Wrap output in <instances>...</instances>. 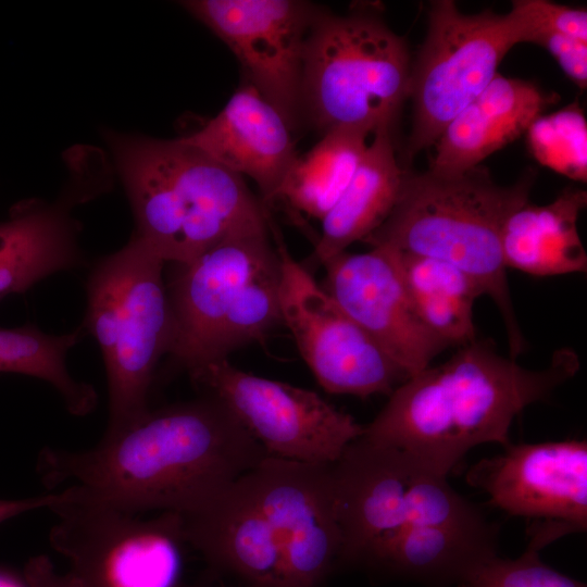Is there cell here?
I'll return each instance as SVG.
<instances>
[{"label":"cell","instance_id":"1","mask_svg":"<svg viewBox=\"0 0 587 587\" xmlns=\"http://www.w3.org/2000/svg\"><path fill=\"white\" fill-rule=\"evenodd\" d=\"M268 457L216 397L161 410L107 430L92 448H46L41 479L98 502L141 514H191Z\"/></svg>","mask_w":587,"mask_h":587},{"label":"cell","instance_id":"2","mask_svg":"<svg viewBox=\"0 0 587 587\" xmlns=\"http://www.w3.org/2000/svg\"><path fill=\"white\" fill-rule=\"evenodd\" d=\"M578 370V355L570 348L557 350L546 367L529 370L476 339L396 387L361 437L400 449L447 476L478 445L508 447L514 417Z\"/></svg>","mask_w":587,"mask_h":587},{"label":"cell","instance_id":"3","mask_svg":"<svg viewBox=\"0 0 587 587\" xmlns=\"http://www.w3.org/2000/svg\"><path fill=\"white\" fill-rule=\"evenodd\" d=\"M536 174L510 186L478 165L460 174L405 171L399 198L386 221L364 241L448 262L474 279L497 305L510 358L524 351L503 263L500 234L507 217L529 199Z\"/></svg>","mask_w":587,"mask_h":587},{"label":"cell","instance_id":"4","mask_svg":"<svg viewBox=\"0 0 587 587\" xmlns=\"http://www.w3.org/2000/svg\"><path fill=\"white\" fill-rule=\"evenodd\" d=\"M136 222L165 263H185L228 235L267 228L243 177L180 138L107 135Z\"/></svg>","mask_w":587,"mask_h":587},{"label":"cell","instance_id":"5","mask_svg":"<svg viewBox=\"0 0 587 587\" xmlns=\"http://www.w3.org/2000/svg\"><path fill=\"white\" fill-rule=\"evenodd\" d=\"M341 534L339 564L371 571L391 548L442 527H485L483 512L407 452L352 441L330 465Z\"/></svg>","mask_w":587,"mask_h":587},{"label":"cell","instance_id":"6","mask_svg":"<svg viewBox=\"0 0 587 587\" xmlns=\"http://www.w3.org/2000/svg\"><path fill=\"white\" fill-rule=\"evenodd\" d=\"M411 55L372 9L319 10L307 37L300 110L323 133L392 129L409 97Z\"/></svg>","mask_w":587,"mask_h":587},{"label":"cell","instance_id":"7","mask_svg":"<svg viewBox=\"0 0 587 587\" xmlns=\"http://www.w3.org/2000/svg\"><path fill=\"white\" fill-rule=\"evenodd\" d=\"M164 264L133 235L122 249L100 259L88 276L84 326L97 340L105 365L107 430L126 426L150 410L154 371L173 338Z\"/></svg>","mask_w":587,"mask_h":587},{"label":"cell","instance_id":"8","mask_svg":"<svg viewBox=\"0 0 587 587\" xmlns=\"http://www.w3.org/2000/svg\"><path fill=\"white\" fill-rule=\"evenodd\" d=\"M57 494L49 541L79 587L177 586L186 542L179 514L142 519L71 487Z\"/></svg>","mask_w":587,"mask_h":587},{"label":"cell","instance_id":"9","mask_svg":"<svg viewBox=\"0 0 587 587\" xmlns=\"http://www.w3.org/2000/svg\"><path fill=\"white\" fill-rule=\"evenodd\" d=\"M521 43L510 10L467 14L452 0L432 1L426 36L411 61L413 123L405 154L434 145L446 125L497 76L507 53Z\"/></svg>","mask_w":587,"mask_h":587},{"label":"cell","instance_id":"10","mask_svg":"<svg viewBox=\"0 0 587 587\" xmlns=\"http://www.w3.org/2000/svg\"><path fill=\"white\" fill-rule=\"evenodd\" d=\"M189 374L270 457L329 465L363 434L364 426L315 391L243 372L227 359Z\"/></svg>","mask_w":587,"mask_h":587},{"label":"cell","instance_id":"11","mask_svg":"<svg viewBox=\"0 0 587 587\" xmlns=\"http://www.w3.org/2000/svg\"><path fill=\"white\" fill-rule=\"evenodd\" d=\"M276 251L282 322L325 391L389 396L409 378L283 243Z\"/></svg>","mask_w":587,"mask_h":587},{"label":"cell","instance_id":"12","mask_svg":"<svg viewBox=\"0 0 587 587\" xmlns=\"http://www.w3.org/2000/svg\"><path fill=\"white\" fill-rule=\"evenodd\" d=\"M182 5L235 54L246 82L294 129L304 47L320 9L297 0H189Z\"/></svg>","mask_w":587,"mask_h":587},{"label":"cell","instance_id":"13","mask_svg":"<svg viewBox=\"0 0 587 587\" xmlns=\"http://www.w3.org/2000/svg\"><path fill=\"white\" fill-rule=\"evenodd\" d=\"M323 265L322 287L408 377L450 347L419 317L398 250L375 246L362 253L344 251Z\"/></svg>","mask_w":587,"mask_h":587},{"label":"cell","instance_id":"14","mask_svg":"<svg viewBox=\"0 0 587 587\" xmlns=\"http://www.w3.org/2000/svg\"><path fill=\"white\" fill-rule=\"evenodd\" d=\"M330 465L268 455L250 472L291 587H321L339 565L341 534Z\"/></svg>","mask_w":587,"mask_h":587},{"label":"cell","instance_id":"15","mask_svg":"<svg viewBox=\"0 0 587 587\" xmlns=\"http://www.w3.org/2000/svg\"><path fill=\"white\" fill-rule=\"evenodd\" d=\"M277 259L267 228L226 236L185 263L167 287L173 338L168 353L189 373L208 364L220 326L245 285Z\"/></svg>","mask_w":587,"mask_h":587},{"label":"cell","instance_id":"16","mask_svg":"<svg viewBox=\"0 0 587 587\" xmlns=\"http://www.w3.org/2000/svg\"><path fill=\"white\" fill-rule=\"evenodd\" d=\"M466 478L510 515L559 523L572 533L587 528L586 440L510 444L477 462Z\"/></svg>","mask_w":587,"mask_h":587},{"label":"cell","instance_id":"17","mask_svg":"<svg viewBox=\"0 0 587 587\" xmlns=\"http://www.w3.org/2000/svg\"><path fill=\"white\" fill-rule=\"evenodd\" d=\"M250 472L202 509L180 515L185 540L209 564L247 587H291L278 537Z\"/></svg>","mask_w":587,"mask_h":587},{"label":"cell","instance_id":"18","mask_svg":"<svg viewBox=\"0 0 587 587\" xmlns=\"http://www.w3.org/2000/svg\"><path fill=\"white\" fill-rule=\"evenodd\" d=\"M179 138L228 171L251 178L265 203L277 200L298 155L291 128L247 82L214 117Z\"/></svg>","mask_w":587,"mask_h":587},{"label":"cell","instance_id":"19","mask_svg":"<svg viewBox=\"0 0 587 587\" xmlns=\"http://www.w3.org/2000/svg\"><path fill=\"white\" fill-rule=\"evenodd\" d=\"M558 101L537 84L500 75L442 129L429 168L460 174L524 135L544 111Z\"/></svg>","mask_w":587,"mask_h":587},{"label":"cell","instance_id":"20","mask_svg":"<svg viewBox=\"0 0 587 587\" xmlns=\"http://www.w3.org/2000/svg\"><path fill=\"white\" fill-rule=\"evenodd\" d=\"M76 202L66 193L59 202L26 199L0 222V299L24 292L41 279L82 263Z\"/></svg>","mask_w":587,"mask_h":587},{"label":"cell","instance_id":"21","mask_svg":"<svg viewBox=\"0 0 587 587\" xmlns=\"http://www.w3.org/2000/svg\"><path fill=\"white\" fill-rule=\"evenodd\" d=\"M586 204V190L570 186L547 204L528 200L514 210L500 234L505 267L536 277L586 272L587 254L577 228Z\"/></svg>","mask_w":587,"mask_h":587},{"label":"cell","instance_id":"22","mask_svg":"<svg viewBox=\"0 0 587 587\" xmlns=\"http://www.w3.org/2000/svg\"><path fill=\"white\" fill-rule=\"evenodd\" d=\"M373 135L349 184L321 220L313 258L322 265L376 230L399 198L405 171L396 158L391 129Z\"/></svg>","mask_w":587,"mask_h":587},{"label":"cell","instance_id":"23","mask_svg":"<svg viewBox=\"0 0 587 587\" xmlns=\"http://www.w3.org/2000/svg\"><path fill=\"white\" fill-rule=\"evenodd\" d=\"M403 278L424 325L450 347L476 340L473 323L479 285L457 266L428 257L399 251Z\"/></svg>","mask_w":587,"mask_h":587},{"label":"cell","instance_id":"24","mask_svg":"<svg viewBox=\"0 0 587 587\" xmlns=\"http://www.w3.org/2000/svg\"><path fill=\"white\" fill-rule=\"evenodd\" d=\"M370 133L338 127L323 133L308 152L297 155L277 196L294 209L322 220L349 184L367 147Z\"/></svg>","mask_w":587,"mask_h":587},{"label":"cell","instance_id":"25","mask_svg":"<svg viewBox=\"0 0 587 587\" xmlns=\"http://www.w3.org/2000/svg\"><path fill=\"white\" fill-rule=\"evenodd\" d=\"M80 329L48 335L33 325L0 328V372L20 373L49 383L76 416L89 414L97 404L95 388L74 379L65 365L67 351L77 342Z\"/></svg>","mask_w":587,"mask_h":587},{"label":"cell","instance_id":"26","mask_svg":"<svg viewBox=\"0 0 587 587\" xmlns=\"http://www.w3.org/2000/svg\"><path fill=\"white\" fill-rule=\"evenodd\" d=\"M524 552L515 559L497 553L475 565L455 587H587L545 563L540 551L558 538L571 534L553 522H535L529 528Z\"/></svg>","mask_w":587,"mask_h":587},{"label":"cell","instance_id":"27","mask_svg":"<svg viewBox=\"0 0 587 587\" xmlns=\"http://www.w3.org/2000/svg\"><path fill=\"white\" fill-rule=\"evenodd\" d=\"M282 322L279 260L260 270L240 290L214 339L209 363L226 359L240 346L260 340Z\"/></svg>","mask_w":587,"mask_h":587},{"label":"cell","instance_id":"28","mask_svg":"<svg viewBox=\"0 0 587 587\" xmlns=\"http://www.w3.org/2000/svg\"><path fill=\"white\" fill-rule=\"evenodd\" d=\"M525 135L529 152L537 162L575 182H586L587 124L577 102L541 114Z\"/></svg>","mask_w":587,"mask_h":587},{"label":"cell","instance_id":"29","mask_svg":"<svg viewBox=\"0 0 587 587\" xmlns=\"http://www.w3.org/2000/svg\"><path fill=\"white\" fill-rule=\"evenodd\" d=\"M514 13L521 32V43L538 32H555L587 42V11L547 0H515Z\"/></svg>","mask_w":587,"mask_h":587},{"label":"cell","instance_id":"30","mask_svg":"<svg viewBox=\"0 0 587 587\" xmlns=\"http://www.w3.org/2000/svg\"><path fill=\"white\" fill-rule=\"evenodd\" d=\"M528 43L546 49L563 73L579 88L587 85V42L555 32L533 34Z\"/></svg>","mask_w":587,"mask_h":587},{"label":"cell","instance_id":"31","mask_svg":"<svg viewBox=\"0 0 587 587\" xmlns=\"http://www.w3.org/2000/svg\"><path fill=\"white\" fill-rule=\"evenodd\" d=\"M24 582L27 587H79L70 573H58L46 555L28 560L24 567Z\"/></svg>","mask_w":587,"mask_h":587},{"label":"cell","instance_id":"32","mask_svg":"<svg viewBox=\"0 0 587 587\" xmlns=\"http://www.w3.org/2000/svg\"><path fill=\"white\" fill-rule=\"evenodd\" d=\"M57 496V492H52L22 499H0V523L29 511L49 509Z\"/></svg>","mask_w":587,"mask_h":587},{"label":"cell","instance_id":"33","mask_svg":"<svg viewBox=\"0 0 587 587\" xmlns=\"http://www.w3.org/2000/svg\"><path fill=\"white\" fill-rule=\"evenodd\" d=\"M0 587H27L25 582L21 583L13 576L0 572Z\"/></svg>","mask_w":587,"mask_h":587}]
</instances>
